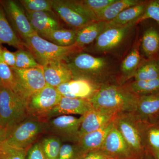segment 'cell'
Masks as SVG:
<instances>
[{
  "label": "cell",
  "instance_id": "1",
  "mask_svg": "<svg viewBox=\"0 0 159 159\" xmlns=\"http://www.w3.org/2000/svg\"><path fill=\"white\" fill-rule=\"evenodd\" d=\"M74 79L88 80L100 88L115 83V69L107 58L79 52L66 60Z\"/></svg>",
  "mask_w": 159,
  "mask_h": 159
},
{
  "label": "cell",
  "instance_id": "2",
  "mask_svg": "<svg viewBox=\"0 0 159 159\" xmlns=\"http://www.w3.org/2000/svg\"><path fill=\"white\" fill-rule=\"evenodd\" d=\"M138 98L126 86L111 84L100 87L88 100L94 109L120 115L134 112Z\"/></svg>",
  "mask_w": 159,
  "mask_h": 159
},
{
  "label": "cell",
  "instance_id": "3",
  "mask_svg": "<svg viewBox=\"0 0 159 159\" xmlns=\"http://www.w3.org/2000/svg\"><path fill=\"white\" fill-rule=\"evenodd\" d=\"M25 47L40 65L65 61L73 54L81 52L77 46L61 47L47 40L34 33L23 41Z\"/></svg>",
  "mask_w": 159,
  "mask_h": 159
},
{
  "label": "cell",
  "instance_id": "4",
  "mask_svg": "<svg viewBox=\"0 0 159 159\" xmlns=\"http://www.w3.org/2000/svg\"><path fill=\"white\" fill-rule=\"evenodd\" d=\"M26 100L13 91L0 85V127L9 132L29 116Z\"/></svg>",
  "mask_w": 159,
  "mask_h": 159
},
{
  "label": "cell",
  "instance_id": "5",
  "mask_svg": "<svg viewBox=\"0 0 159 159\" xmlns=\"http://www.w3.org/2000/svg\"><path fill=\"white\" fill-rule=\"evenodd\" d=\"M55 14L74 30H79L95 21L93 14L81 1L52 0Z\"/></svg>",
  "mask_w": 159,
  "mask_h": 159
},
{
  "label": "cell",
  "instance_id": "6",
  "mask_svg": "<svg viewBox=\"0 0 159 159\" xmlns=\"http://www.w3.org/2000/svg\"><path fill=\"white\" fill-rule=\"evenodd\" d=\"M45 131V121L29 117L12 129L3 145L29 149Z\"/></svg>",
  "mask_w": 159,
  "mask_h": 159
},
{
  "label": "cell",
  "instance_id": "7",
  "mask_svg": "<svg viewBox=\"0 0 159 159\" xmlns=\"http://www.w3.org/2000/svg\"><path fill=\"white\" fill-rule=\"evenodd\" d=\"M61 96L57 89L47 85L26 99V107L29 117L43 121L57 105Z\"/></svg>",
  "mask_w": 159,
  "mask_h": 159
},
{
  "label": "cell",
  "instance_id": "8",
  "mask_svg": "<svg viewBox=\"0 0 159 159\" xmlns=\"http://www.w3.org/2000/svg\"><path fill=\"white\" fill-rule=\"evenodd\" d=\"M115 126L124 138L136 159H142L147 152L138 122L132 113L118 115Z\"/></svg>",
  "mask_w": 159,
  "mask_h": 159
},
{
  "label": "cell",
  "instance_id": "9",
  "mask_svg": "<svg viewBox=\"0 0 159 159\" xmlns=\"http://www.w3.org/2000/svg\"><path fill=\"white\" fill-rule=\"evenodd\" d=\"M83 116L79 118L71 115L58 116L45 121V131L59 137L64 142L77 143Z\"/></svg>",
  "mask_w": 159,
  "mask_h": 159
},
{
  "label": "cell",
  "instance_id": "10",
  "mask_svg": "<svg viewBox=\"0 0 159 159\" xmlns=\"http://www.w3.org/2000/svg\"><path fill=\"white\" fill-rule=\"evenodd\" d=\"M6 17L12 29L23 41L36 33L28 20L25 11L19 2L12 0L1 1Z\"/></svg>",
  "mask_w": 159,
  "mask_h": 159
},
{
  "label": "cell",
  "instance_id": "11",
  "mask_svg": "<svg viewBox=\"0 0 159 159\" xmlns=\"http://www.w3.org/2000/svg\"><path fill=\"white\" fill-rule=\"evenodd\" d=\"M22 97L27 99L47 85L42 68L11 69Z\"/></svg>",
  "mask_w": 159,
  "mask_h": 159
},
{
  "label": "cell",
  "instance_id": "12",
  "mask_svg": "<svg viewBox=\"0 0 159 159\" xmlns=\"http://www.w3.org/2000/svg\"><path fill=\"white\" fill-rule=\"evenodd\" d=\"M136 25L137 20L122 27L104 30L96 39L94 51L104 53L114 50L122 43Z\"/></svg>",
  "mask_w": 159,
  "mask_h": 159
},
{
  "label": "cell",
  "instance_id": "13",
  "mask_svg": "<svg viewBox=\"0 0 159 159\" xmlns=\"http://www.w3.org/2000/svg\"><path fill=\"white\" fill-rule=\"evenodd\" d=\"M99 149L107 159H136L116 126L107 135Z\"/></svg>",
  "mask_w": 159,
  "mask_h": 159
},
{
  "label": "cell",
  "instance_id": "14",
  "mask_svg": "<svg viewBox=\"0 0 159 159\" xmlns=\"http://www.w3.org/2000/svg\"><path fill=\"white\" fill-rule=\"evenodd\" d=\"M93 83L82 79H73L56 88L61 97L89 99L99 90Z\"/></svg>",
  "mask_w": 159,
  "mask_h": 159
},
{
  "label": "cell",
  "instance_id": "15",
  "mask_svg": "<svg viewBox=\"0 0 159 159\" xmlns=\"http://www.w3.org/2000/svg\"><path fill=\"white\" fill-rule=\"evenodd\" d=\"M93 109V107L88 99L61 97L57 105L49 113L47 120L65 115H79L82 116Z\"/></svg>",
  "mask_w": 159,
  "mask_h": 159
},
{
  "label": "cell",
  "instance_id": "16",
  "mask_svg": "<svg viewBox=\"0 0 159 159\" xmlns=\"http://www.w3.org/2000/svg\"><path fill=\"white\" fill-rule=\"evenodd\" d=\"M26 14L34 31L44 38L52 31L61 28L60 22L54 11L28 12Z\"/></svg>",
  "mask_w": 159,
  "mask_h": 159
},
{
  "label": "cell",
  "instance_id": "17",
  "mask_svg": "<svg viewBox=\"0 0 159 159\" xmlns=\"http://www.w3.org/2000/svg\"><path fill=\"white\" fill-rule=\"evenodd\" d=\"M117 114L102 110L93 109L85 115L80 128L79 139L86 134L98 130L115 120Z\"/></svg>",
  "mask_w": 159,
  "mask_h": 159
},
{
  "label": "cell",
  "instance_id": "18",
  "mask_svg": "<svg viewBox=\"0 0 159 159\" xmlns=\"http://www.w3.org/2000/svg\"><path fill=\"white\" fill-rule=\"evenodd\" d=\"M43 70L47 85L55 88L74 79L66 60L50 63L43 66Z\"/></svg>",
  "mask_w": 159,
  "mask_h": 159
},
{
  "label": "cell",
  "instance_id": "19",
  "mask_svg": "<svg viewBox=\"0 0 159 159\" xmlns=\"http://www.w3.org/2000/svg\"><path fill=\"white\" fill-rule=\"evenodd\" d=\"M136 119L147 152L152 153L159 150L158 120L154 118L148 120H141Z\"/></svg>",
  "mask_w": 159,
  "mask_h": 159
},
{
  "label": "cell",
  "instance_id": "20",
  "mask_svg": "<svg viewBox=\"0 0 159 159\" xmlns=\"http://www.w3.org/2000/svg\"><path fill=\"white\" fill-rule=\"evenodd\" d=\"M115 126V119L98 130L81 137L77 144L84 154L85 155L89 152L100 149L107 135Z\"/></svg>",
  "mask_w": 159,
  "mask_h": 159
},
{
  "label": "cell",
  "instance_id": "21",
  "mask_svg": "<svg viewBox=\"0 0 159 159\" xmlns=\"http://www.w3.org/2000/svg\"><path fill=\"white\" fill-rule=\"evenodd\" d=\"M159 112V92L140 96L135 111L132 113L137 119L148 120L152 119Z\"/></svg>",
  "mask_w": 159,
  "mask_h": 159
},
{
  "label": "cell",
  "instance_id": "22",
  "mask_svg": "<svg viewBox=\"0 0 159 159\" xmlns=\"http://www.w3.org/2000/svg\"><path fill=\"white\" fill-rule=\"evenodd\" d=\"M4 43L12 46L17 50L26 48L25 43L12 29L0 4V45Z\"/></svg>",
  "mask_w": 159,
  "mask_h": 159
},
{
  "label": "cell",
  "instance_id": "23",
  "mask_svg": "<svg viewBox=\"0 0 159 159\" xmlns=\"http://www.w3.org/2000/svg\"><path fill=\"white\" fill-rule=\"evenodd\" d=\"M148 3L142 2L123 10L114 19L107 22L105 30L122 27L136 21L144 13Z\"/></svg>",
  "mask_w": 159,
  "mask_h": 159
},
{
  "label": "cell",
  "instance_id": "24",
  "mask_svg": "<svg viewBox=\"0 0 159 159\" xmlns=\"http://www.w3.org/2000/svg\"><path fill=\"white\" fill-rule=\"evenodd\" d=\"M106 24V22L94 21L77 30L75 44L83 49L85 46L93 42L105 30Z\"/></svg>",
  "mask_w": 159,
  "mask_h": 159
},
{
  "label": "cell",
  "instance_id": "25",
  "mask_svg": "<svg viewBox=\"0 0 159 159\" xmlns=\"http://www.w3.org/2000/svg\"><path fill=\"white\" fill-rule=\"evenodd\" d=\"M142 2L139 0H116L96 16V21H110L123 10Z\"/></svg>",
  "mask_w": 159,
  "mask_h": 159
},
{
  "label": "cell",
  "instance_id": "26",
  "mask_svg": "<svg viewBox=\"0 0 159 159\" xmlns=\"http://www.w3.org/2000/svg\"><path fill=\"white\" fill-rule=\"evenodd\" d=\"M141 57L138 46H134L120 66L122 82L134 77L141 64Z\"/></svg>",
  "mask_w": 159,
  "mask_h": 159
},
{
  "label": "cell",
  "instance_id": "27",
  "mask_svg": "<svg viewBox=\"0 0 159 159\" xmlns=\"http://www.w3.org/2000/svg\"><path fill=\"white\" fill-rule=\"evenodd\" d=\"M77 30L60 28L52 31L43 38L61 47L74 45L76 43Z\"/></svg>",
  "mask_w": 159,
  "mask_h": 159
},
{
  "label": "cell",
  "instance_id": "28",
  "mask_svg": "<svg viewBox=\"0 0 159 159\" xmlns=\"http://www.w3.org/2000/svg\"><path fill=\"white\" fill-rule=\"evenodd\" d=\"M142 48L145 56L152 57L159 51V32L156 29L150 28L144 32L142 40Z\"/></svg>",
  "mask_w": 159,
  "mask_h": 159
},
{
  "label": "cell",
  "instance_id": "29",
  "mask_svg": "<svg viewBox=\"0 0 159 159\" xmlns=\"http://www.w3.org/2000/svg\"><path fill=\"white\" fill-rule=\"evenodd\" d=\"M134 77V80H148L158 79V59H150L141 64Z\"/></svg>",
  "mask_w": 159,
  "mask_h": 159
},
{
  "label": "cell",
  "instance_id": "30",
  "mask_svg": "<svg viewBox=\"0 0 159 159\" xmlns=\"http://www.w3.org/2000/svg\"><path fill=\"white\" fill-rule=\"evenodd\" d=\"M2 46L0 45V85L11 90L24 98L21 93L13 71L11 68L4 62L2 58L1 55Z\"/></svg>",
  "mask_w": 159,
  "mask_h": 159
},
{
  "label": "cell",
  "instance_id": "31",
  "mask_svg": "<svg viewBox=\"0 0 159 159\" xmlns=\"http://www.w3.org/2000/svg\"><path fill=\"white\" fill-rule=\"evenodd\" d=\"M131 92L138 96L159 92V78L148 80H134L126 86Z\"/></svg>",
  "mask_w": 159,
  "mask_h": 159
},
{
  "label": "cell",
  "instance_id": "32",
  "mask_svg": "<svg viewBox=\"0 0 159 159\" xmlns=\"http://www.w3.org/2000/svg\"><path fill=\"white\" fill-rule=\"evenodd\" d=\"M46 159H57L62 141L59 137L49 134L39 141Z\"/></svg>",
  "mask_w": 159,
  "mask_h": 159
},
{
  "label": "cell",
  "instance_id": "33",
  "mask_svg": "<svg viewBox=\"0 0 159 159\" xmlns=\"http://www.w3.org/2000/svg\"><path fill=\"white\" fill-rule=\"evenodd\" d=\"M16 55V67L19 69H27L39 68H42L34 59V57L28 50L25 49H18L15 52Z\"/></svg>",
  "mask_w": 159,
  "mask_h": 159
},
{
  "label": "cell",
  "instance_id": "34",
  "mask_svg": "<svg viewBox=\"0 0 159 159\" xmlns=\"http://www.w3.org/2000/svg\"><path fill=\"white\" fill-rule=\"evenodd\" d=\"M19 2L28 12L53 11L52 0H20Z\"/></svg>",
  "mask_w": 159,
  "mask_h": 159
},
{
  "label": "cell",
  "instance_id": "35",
  "mask_svg": "<svg viewBox=\"0 0 159 159\" xmlns=\"http://www.w3.org/2000/svg\"><path fill=\"white\" fill-rule=\"evenodd\" d=\"M84 156L77 143L62 144L57 159H81Z\"/></svg>",
  "mask_w": 159,
  "mask_h": 159
},
{
  "label": "cell",
  "instance_id": "36",
  "mask_svg": "<svg viewBox=\"0 0 159 159\" xmlns=\"http://www.w3.org/2000/svg\"><path fill=\"white\" fill-rule=\"evenodd\" d=\"M116 0H83V5L93 16L96 21V16Z\"/></svg>",
  "mask_w": 159,
  "mask_h": 159
},
{
  "label": "cell",
  "instance_id": "37",
  "mask_svg": "<svg viewBox=\"0 0 159 159\" xmlns=\"http://www.w3.org/2000/svg\"><path fill=\"white\" fill-rule=\"evenodd\" d=\"M148 19L154 20L159 24V0L148 2L144 13L137 20V24Z\"/></svg>",
  "mask_w": 159,
  "mask_h": 159
},
{
  "label": "cell",
  "instance_id": "38",
  "mask_svg": "<svg viewBox=\"0 0 159 159\" xmlns=\"http://www.w3.org/2000/svg\"><path fill=\"white\" fill-rule=\"evenodd\" d=\"M28 150L2 145L0 148V159H26Z\"/></svg>",
  "mask_w": 159,
  "mask_h": 159
},
{
  "label": "cell",
  "instance_id": "39",
  "mask_svg": "<svg viewBox=\"0 0 159 159\" xmlns=\"http://www.w3.org/2000/svg\"><path fill=\"white\" fill-rule=\"evenodd\" d=\"M26 159H46L39 142L31 145L27 151Z\"/></svg>",
  "mask_w": 159,
  "mask_h": 159
},
{
  "label": "cell",
  "instance_id": "40",
  "mask_svg": "<svg viewBox=\"0 0 159 159\" xmlns=\"http://www.w3.org/2000/svg\"><path fill=\"white\" fill-rule=\"evenodd\" d=\"M1 55L4 62L11 69L16 67V58L15 52H11L2 46L1 48Z\"/></svg>",
  "mask_w": 159,
  "mask_h": 159
},
{
  "label": "cell",
  "instance_id": "41",
  "mask_svg": "<svg viewBox=\"0 0 159 159\" xmlns=\"http://www.w3.org/2000/svg\"><path fill=\"white\" fill-rule=\"evenodd\" d=\"M81 159H107L104 154L100 149L89 152Z\"/></svg>",
  "mask_w": 159,
  "mask_h": 159
},
{
  "label": "cell",
  "instance_id": "42",
  "mask_svg": "<svg viewBox=\"0 0 159 159\" xmlns=\"http://www.w3.org/2000/svg\"><path fill=\"white\" fill-rule=\"evenodd\" d=\"M9 132L7 130L0 128V148L6 141L7 137L9 135Z\"/></svg>",
  "mask_w": 159,
  "mask_h": 159
},
{
  "label": "cell",
  "instance_id": "43",
  "mask_svg": "<svg viewBox=\"0 0 159 159\" xmlns=\"http://www.w3.org/2000/svg\"><path fill=\"white\" fill-rule=\"evenodd\" d=\"M142 159H154L152 156L149 152H147Z\"/></svg>",
  "mask_w": 159,
  "mask_h": 159
},
{
  "label": "cell",
  "instance_id": "44",
  "mask_svg": "<svg viewBox=\"0 0 159 159\" xmlns=\"http://www.w3.org/2000/svg\"><path fill=\"white\" fill-rule=\"evenodd\" d=\"M154 159H159V150L154 152L152 153H150Z\"/></svg>",
  "mask_w": 159,
  "mask_h": 159
},
{
  "label": "cell",
  "instance_id": "45",
  "mask_svg": "<svg viewBox=\"0 0 159 159\" xmlns=\"http://www.w3.org/2000/svg\"><path fill=\"white\" fill-rule=\"evenodd\" d=\"M153 118L154 119H157V120H158V121H159V112L157 114V116H156L155 117H154ZM152 119H153V118H152Z\"/></svg>",
  "mask_w": 159,
  "mask_h": 159
},
{
  "label": "cell",
  "instance_id": "46",
  "mask_svg": "<svg viewBox=\"0 0 159 159\" xmlns=\"http://www.w3.org/2000/svg\"><path fill=\"white\" fill-rule=\"evenodd\" d=\"M158 60H159V59H158Z\"/></svg>",
  "mask_w": 159,
  "mask_h": 159
},
{
  "label": "cell",
  "instance_id": "47",
  "mask_svg": "<svg viewBox=\"0 0 159 159\" xmlns=\"http://www.w3.org/2000/svg\"><path fill=\"white\" fill-rule=\"evenodd\" d=\"M0 128H1V127H0Z\"/></svg>",
  "mask_w": 159,
  "mask_h": 159
}]
</instances>
